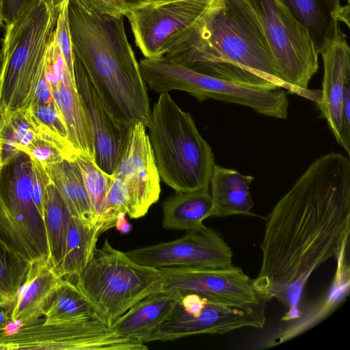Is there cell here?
Segmentation results:
<instances>
[{
	"label": "cell",
	"instance_id": "obj_10",
	"mask_svg": "<svg viewBox=\"0 0 350 350\" xmlns=\"http://www.w3.org/2000/svg\"><path fill=\"white\" fill-rule=\"evenodd\" d=\"M135 340L122 336L98 317L45 325L38 319L0 332V350H134Z\"/></svg>",
	"mask_w": 350,
	"mask_h": 350
},
{
	"label": "cell",
	"instance_id": "obj_19",
	"mask_svg": "<svg viewBox=\"0 0 350 350\" xmlns=\"http://www.w3.org/2000/svg\"><path fill=\"white\" fill-rule=\"evenodd\" d=\"M336 260V270L327 294L310 308L308 312L300 313L297 318L289 321L291 323H286L266 338L260 343V349L280 345L307 331L323 320L344 301L350 291L349 246L344 248Z\"/></svg>",
	"mask_w": 350,
	"mask_h": 350
},
{
	"label": "cell",
	"instance_id": "obj_11",
	"mask_svg": "<svg viewBox=\"0 0 350 350\" xmlns=\"http://www.w3.org/2000/svg\"><path fill=\"white\" fill-rule=\"evenodd\" d=\"M161 92L180 90L202 102L214 99L252 109L265 116L286 119L289 105L284 90H264L219 79L196 72L182 64L166 62L158 74Z\"/></svg>",
	"mask_w": 350,
	"mask_h": 350
},
{
	"label": "cell",
	"instance_id": "obj_20",
	"mask_svg": "<svg viewBox=\"0 0 350 350\" xmlns=\"http://www.w3.org/2000/svg\"><path fill=\"white\" fill-rule=\"evenodd\" d=\"M62 279L47 258L31 262L12 308L11 321L26 323L44 317Z\"/></svg>",
	"mask_w": 350,
	"mask_h": 350
},
{
	"label": "cell",
	"instance_id": "obj_25",
	"mask_svg": "<svg viewBox=\"0 0 350 350\" xmlns=\"http://www.w3.org/2000/svg\"><path fill=\"white\" fill-rule=\"evenodd\" d=\"M75 160L64 159L44 168L71 215L88 224L101 226L92 209L81 170Z\"/></svg>",
	"mask_w": 350,
	"mask_h": 350
},
{
	"label": "cell",
	"instance_id": "obj_28",
	"mask_svg": "<svg viewBox=\"0 0 350 350\" xmlns=\"http://www.w3.org/2000/svg\"><path fill=\"white\" fill-rule=\"evenodd\" d=\"M44 317L43 323L45 325L92 317L102 319L75 283L63 278L56 288Z\"/></svg>",
	"mask_w": 350,
	"mask_h": 350
},
{
	"label": "cell",
	"instance_id": "obj_41",
	"mask_svg": "<svg viewBox=\"0 0 350 350\" xmlns=\"http://www.w3.org/2000/svg\"><path fill=\"white\" fill-rule=\"evenodd\" d=\"M3 22H5L4 21V16H3V12L2 5L0 1V25H1Z\"/></svg>",
	"mask_w": 350,
	"mask_h": 350
},
{
	"label": "cell",
	"instance_id": "obj_31",
	"mask_svg": "<svg viewBox=\"0 0 350 350\" xmlns=\"http://www.w3.org/2000/svg\"><path fill=\"white\" fill-rule=\"evenodd\" d=\"M21 151L44 167L64 159L75 161L80 155L71 144L40 125L33 138Z\"/></svg>",
	"mask_w": 350,
	"mask_h": 350
},
{
	"label": "cell",
	"instance_id": "obj_17",
	"mask_svg": "<svg viewBox=\"0 0 350 350\" xmlns=\"http://www.w3.org/2000/svg\"><path fill=\"white\" fill-rule=\"evenodd\" d=\"M46 77L66 125L70 143L81 156L94 163L92 131L79 99L75 80L70 75L57 44L55 29L46 53Z\"/></svg>",
	"mask_w": 350,
	"mask_h": 350
},
{
	"label": "cell",
	"instance_id": "obj_27",
	"mask_svg": "<svg viewBox=\"0 0 350 350\" xmlns=\"http://www.w3.org/2000/svg\"><path fill=\"white\" fill-rule=\"evenodd\" d=\"M71 217L64 200L51 181L46 189L44 221L49 245V262L54 269L65 253Z\"/></svg>",
	"mask_w": 350,
	"mask_h": 350
},
{
	"label": "cell",
	"instance_id": "obj_35",
	"mask_svg": "<svg viewBox=\"0 0 350 350\" xmlns=\"http://www.w3.org/2000/svg\"><path fill=\"white\" fill-rule=\"evenodd\" d=\"M31 160L33 168V198L40 214L44 218L46 189L51 180L45 168L37 161Z\"/></svg>",
	"mask_w": 350,
	"mask_h": 350
},
{
	"label": "cell",
	"instance_id": "obj_7",
	"mask_svg": "<svg viewBox=\"0 0 350 350\" xmlns=\"http://www.w3.org/2000/svg\"><path fill=\"white\" fill-rule=\"evenodd\" d=\"M32 184V160L25 152L20 151L0 167V239L28 262L49 255Z\"/></svg>",
	"mask_w": 350,
	"mask_h": 350
},
{
	"label": "cell",
	"instance_id": "obj_26",
	"mask_svg": "<svg viewBox=\"0 0 350 350\" xmlns=\"http://www.w3.org/2000/svg\"><path fill=\"white\" fill-rule=\"evenodd\" d=\"M102 233L100 225L92 226L72 216L65 253L56 273L63 279L76 278L91 260Z\"/></svg>",
	"mask_w": 350,
	"mask_h": 350
},
{
	"label": "cell",
	"instance_id": "obj_6",
	"mask_svg": "<svg viewBox=\"0 0 350 350\" xmlns=\"http://www.w3.org/2000/svg\"><path fill=\"white\" fill-rule=\"evenodd\" d=\"M75 278L77 288L109 326L139 301L161 291L158 269L133 261L107 239Z\"/></svg>",
	"mask_w": 350,
	"mask_h": 350
},
{
	"label": "cell",
	"instance_id": "obj_34",
	"mask_svg": "<svg viewBox=\"0 0 350 350\" xmlns=\"http://www.w3.org/2000/svg\"><path fill=\"white\" fill-rule=\"evenodd\" d=\"M68 0L58 15L55 28V35L68 71L72 77L75 79L74 53L68 19Z\"/></svg>",
	"mask_w": 350,
	"mask_h": 350
},
{
	"label": "cell",
	"instance_id": "obj_29",
	"mask_svg": "<svg viewBox=\"0 0 350 350\" xmlns=\"http://www.w3.org/2000/svg\"><path fill=\"white\" fill-rule=\"evenodd\" d=\"M38 129L28 109L0 120V167L27 145Z\"/></svg>",
	"mask_w": 350,
	"mask_h": 350
},
{
	"label": "cell",
	"instance_id": "obj_5",
	"mask_svg": "<svg viewBox=\"0 0 350 350\" xmlns=\"http://www.w3.org/2000/svg\"><path fill=\"white\" fill-rule=\"evenodd\" d=\"M55 25L44 0H34L6 25L1 49L0 120L29 108Z\"/></svg>",
	"mask_w": 350,
	"mask_h": 350
},
{
	"label": "cell",
	"instance_id": "obj_15",
	"mask_svg": "<svg viewBox=\"0 0 350 350\" xmlns=\"http://www.w3.org/2000/svg\"><path fill=\"white\" fill-rule=\"evenodd\" d=\"M74 73L94 138V163L104 172L112 175L123 155L133 125L122 124L113 116L75 54Z\"/></svg>",
	"mask_w": 350,
	"mask_h": 350
},
{
	"label": "cell",
	"instance_id": "obj_23",
	"mask_svg": "<svg viewBox=\"0 0 350 350\" xmlns=\"http://www.w3.org/2000/svg\"><path fill=\"white\" fill-rule=\"evenodd\" d=\"M181 295L161 291L133 306L111 327L119 334L144 344L145 338L168 316Z\"/></svg>",
	"mask_w": 350,
	"mask_h": 350
},
{
	"label": "cell",
	"instance_id": "obj_22",
	"mask_svg": "<svg viewBox=\"0 0 350 350\" xmlns=\"http://www.w3.org/2000/svg\"><path fill=\"white\" fill-rule=\"evenodd\" d=\"M306 29L318 54L336 37L340 0H277Z\"/></svg>",
	"mask_w": 350,
	"mask_h": 350
},
{
	"label": "cell",
	"instance_id": "obj_33",
	"mask_svg": "<svg viewBox=\"0 0 350 350\" xmlns=\"http://www.w3.org/2000/svg\"><path fill=\"white\" fill-rule=\"evenodd\" d=\"M86 9L113 17L124 16L132 9L157 0H78Z\"/></svg>",
	"mask_w": 350,
	"mask_h": 350
},
{
	"label": "cell",
	"instance_id": "obj_9",
	"mask_svg": "<svg viewBox=\"0 0 350 350\" xmlns=\"http://www.w3.org/2000/svg\"><path fill=\"white\" fill-rule=\"evenodd\" d=\"M265 302L234 305L194 293L181 295L172 310L144 340L169 341L200 334H226L246 328H263Z\"/></svg>",
	"mask_w": 350,
	"mask_h": 350
},
{
	"label": "cell",
	"instance_id": "obj_1",
	"mask_svg": "<svg viewBox=\"0 0 350 350\" xmlns=\"http://www.w3.org/2000/svg\"><path fill=\"white\" fill-rule=\"evenodd\" d=\"M261 266L253 286L265 301L286 309L284 322L299 316L312 273L349 245L350 161L330 152L315 159L265 218Z\"/></svg>",
	"mask_w": 350,
	"mask_h": 350
},
{
	"label": "cell",
	"instance_id": "obj_24",
	"mask_svg": "<svg viewBox=\"0 0 350 350\" xmlns=\"http://www.w3.org/2000/svg\"><path fill=\"white\" fill-rule=\"evenodd\" d=\"M212 199L208 189L176 191L162 204L163 228L166 230H198L210 217Z\"/></svg>",
	"mask_w": 350,
	"mask_h": 350
},
{
	"label": "cell",
	"instance_id": "obj_32",
	"mask_svg": "<svg viewBox=\"0 0 350 350\" xmlns=\"http://www.w3.org/2000/svg\"><path fill=\"white\" fill-rule=\"evenodd\" d=\"M75 161L81 170L92 209L100 224L112 176L106 174L94 163L81 155Z\"/></svg>",
	"mask_w": 350,
	"mask_h": 350
},
{
	"label": "cell",
	"instance_id": "obj_18",
	"mask_svg": "<svg viewBox=\"0 0 350 350\" xmlns=\"http://www.w3.org/2000/svg\"><path fill=\"white\" fill-rule=\"evenodd\" d=\"M324 75L318 107L336 142L343 148L342 109L345 92L350 85V49L340 28L321 52Z\"/></svg>",
	"mask_w": 350,
	"mask_h": 350
},
{
	"label": "cell",
	"instance_id": "obj_42",
	"mask_svg": "<svg viewBox=\"0 0 350 350\" xmlns=\"http://www.w3.org/2000/svg\"><path fill=\"white\" fill-rule=\"evenodd\" d=\"M1 51L0 50V66H1Z\"/></svg>",
	"mask_w": 350,
	"mask_h": 350
},
{
	"label": "cell",
	"instance_id": "obj_4",
	"mask_svg": "<svg viewBox=\"0 0 350 350\" xmlns=\"http://www.w3.org/2000/svg\"><path fill=\"white\" fill-rule=\"evenodd\" d=\"M159 94L148 135L160 178L175 191L208 189L216 165L211 147L191 115L168 92Z\"/></svg>",
	"mask_w": 350,
	"mask_h": 350
},
{
	"label": "cell",
	"instance_id": "obj_37",
	"mask_svg": "<svg viewBox=\"0 0 350 350\" xmlns=\"http://www.w3.org/2000/svg\"><path fill=\"white\" fill-rule=\"evenodd\" d=\"M68 0H44L51 18L56 23L57 17Z\"/></svg>",
	"mask_w": 350,
	"mask_h": 350
},
{
	"label": "cell",
	"instance_id": "obj_8",
	"mask_svg": "<svg viewBox=\"0 0 350 350\" xmlns=\"http://www.w3.org/2000/svg\"><path fill=\"white\" fill-rule=\"evenodd\" d=\"M247 1L260 21L286 90L318 103L321 91L309 90L308 84L319 70V54L306 29L277 0Z\"/></svg>",
	"mask_w": 350,
	"mask_h": 350
},
{
	"label": "cell",
	"instance_id": "obj_21",
	"mask_svg": "<svg viewBox=\"0 0 350 350\" xmlns=\"http://www.w3.org/2000/svg\"><path fill=\"white\" fill-rule=\"evenodd\" d=\"M254 180L252 176L215 165L209 183L212 199L210 217L252 215L254 202L250 186Z\"/></svg>",
	"mask_w": 350,
	"mask_h": 350
},
{
	"label": "cell",
	"instance_id": "obj_36",
	"mask_svg": "<svg viewBox=\"0 0 350 350\" xmlns=\"http://www.w3.org/2000/svg\"><path fill=\"white\" fill-rule=\"evenodd\" d=\"M34 0H0L6 25L12 23Z\"/></svg>",
	"mask_w": 350,
	"mask_h": 350
},
{
	"label": "cell",
	"instance_id": "obj_40",
	"mask_svg": "<svg viewBox=\"0 0 350 350\" xmlns=\"http://www.w3.org/2000/svg\"><path fill=\"white\" fill-rule=\"evenodd\" d=\"M349 5L345 6H340L337 13V21L345 23L348 27H350L349 24Z\"/></svg>",
	"mask_w": 350,
	"mask_h": 350
},
{
	"label": "cell",
	"instance_id": "obj_12",
	"mask_svg": "<svg viewBox=\"0 0 350 350\" xmlns=\"http://www.w3.org/2000/svg\"><path fill=\"white\" fill-rule=\"evenodd\" d=\"M141 265L159 269L172 266L227 268L233 253L222 234L204 226L180 238L124 252Z\"/></svg>",
	"mask_w": 350,
	"mask_h": 350
},
{
	"label": "cell",
	"instance_id": "obj_43",
	"mask_svg": "<svg viewBox=\"0 0 350 350\" xmlns=\"http://www.w3.org/2000/svg\"><path fill=\"white\" fill-rule=\"evenodd\" d=\"M347 1H348V2H349V0H347Z\"/></svg>",
	"mask_w": 350,
	"mask_h": 350
},
{
	"label": "cell",
	"instance_id": "obj_14",
	"mask_svg": "<svg viewBox=\"0 0 350 350\" xmlns=\"http://www.w3.org/2000/svg\"><path fill=\"white\" fill-rule=\"evenodd\" d=\"M211 0H159L127 12L135 44L145 58L156 59L165 41L196 20Z\"/></svg>",
	"mask_w": 350,
	"mask_h": 350
},
{
	"label": "cell",
	"instance_id": "obj_16",
	"mask_svg": "<svg viewBox=\"0 0 350 350\" xmlns=\"http://www.w3.org/2000/svg\"><path fill=\"white\" fill-rule=\"evenodd\" d=\"M146 126L139 122L131 129L129 140L116 169L111 175L126 184L131 218L144 216L160 196V176Z\"/></svg>",
	"mask_w": 350,
	"mask_h": 350
},
{
	"label": "cell",
	"instance_id": "obj_3",
	"mask_svg": "<svg viewBox=\"0 0 350 350\" xmlns=\"http://www.w3.org/2000/svg\"><path fill=\"white\" fill-rule=\"evenodd\" d=\"M68 19L73 53L98 94L121 123L148 127L151 109L124 16L98 14L78 0H68Z\"/></svg>",
	"mask_w": 350,
	"mask_h": 350
},
{
	"label": "cell",
	"instance_id": "obj_2",
	"mask_svg": "<svg viewBox=\"0 0 350 350\" xmlns=\"http://www.w3.org/2000/svg\"><path fill=\"white\" fill-rule=\"evenodd\" d=\"M156 59L256 89L286 90L247 0H211L196 20L165 41Z\"/></svg>",
	"mask_w": 350,
	"mask_h": 350
},
{
	"label": "cell",
	"instance_id": "obj_39",
	"mask_svg": "<svg viewBox=\"0 0 350 350\" xmlns=\"http://www.w3.org/2000/svg\"><path fill=\"white\" fill-rule=\"evenodd\" d=\"M11 308L0 305V332L5 330L11 321Z\"/></svg>",
	"mask_w": 350,
	"mask_h": 350
},
{
	"label": "cell",
	"instance_id": "obj_13",
	"mask_svg": "<svg viewBox=\"0 0 350 350\" xmlns=\"http://www.w3.org/2000/svg\"><path fill=\"white\" fill-rule=\"evenodd\" d=\"M161 291H175L181 295L194 293L234 305H255L265 301L241 268L172 266L158 269Z\"/></svg>",
	"mask_w": 350,
	"mask_h": 350
},
{
	"label": "cell",
	"instance_id": "obj_30",
	"mask_svg": "<svg viewBox=\"0 0 350 350\" xmlns=\"http://www.w3.org/2000/svg\"><path fill=\"white\" fill-rule=\"evenodd\" d=\"M29 263L0 239V305L12 310L24 284Z\"/></svg>",
	"mask_w": 350,
	"mask_h": 350
},
{
	"label": "cell",
	"instance_id": "obj_38",
	"mask_svg": "<svg viewBox=\"0 0 350 350\" xmlns=\"http://www.w3.org/2000/svg\"><path fill=\"white\" fill-rule=\"evenodd\" d=\"M125 215V213H120L116 218L114 226L117 230L124 234L128 233L131 229V225L127 221Z\"/></svg>",
	"mask_w": 350,
	"mask_h": 350
}]
</instances>
